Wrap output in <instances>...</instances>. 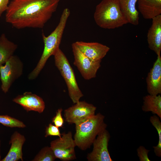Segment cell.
Here are the masks:
<instances>
[{"instance_id":"6da1fadb","label":"cell","mask_w":161,"mask_h":161,"mask_svg":"<svg viewBox=\"0 0 161 161\" xmlns=\"http://www.w3.org/2000/svg\"><path fill=\"white\" fill-rule=\"evenodd\" d=\"M60 0H13L6 21L17 29L43 28L56 11Z\"/></svg>"},{"instance_id":"7a4b0ae2","label":"cell","mask_w":161,"mask_h":161,"mask_svg":"<svg viewBox=\"0 0 161 161\" xmlns=\"http://www.w3.org/2000/svg\"><path fill=\"white\" fill-rule=\"evenodd\" d=\"M70 13L69 9L65 8L61 14L59 22L55 30L47 36L42 33V36L44 45L43 51L37 65L28 75V78L30 80H34L36 78L48 58L51 55H53L59 48Z\"/></svg>"},{"instance_id":"3957f363","label":"cell","mask_w":161,"mask_h":161,"mask_svg":"<svg viewBox=\"0 0 161 161\" xmlns=\"http://www.w3.org/2000/svg\"><path fill=\"white\" fill-rule=\"evenodd\" d=\"M94 18L96 24L105 29H114L128 23L119 0H102L96 6Z\"/></svg>"},{"instance_id":"277c9868","label":"cell","mask_w":161,"mask_h":161,"mask_svg":"<svg viewBox=\"0 0 161 161\" xmlns=\"http://www.w3.org/2000/svg\"><path fill=\"white\" fill-rule=\"evenodd\" d=\"M105 117L100 113L75 124L74 140L76 146L82 151L89 148L98 135L106 129Z\"/></svg>"},{"instance_id":"5b68a950","label":"cell","mask_w":161,"mask_h":161,"mask_svg":"<svg viewBox=\"0 0 161 161\" xmlns=\"http://www.w3.org/2000/svg\"><path fill=\"white\" fill-rule=\"evenodd\" d=\"M55 64L66 85L69 96L75 104L83 95L80 89L72 67L65 55L59 48L53 55Z\"/></svg>"},{"instance_id":"8992f818","label":"cell","mask_w":161,"mask_h":161,"mask_svg":"<svg viewBox=\"0 0 161 161\" xmlns=\"http://www.w3.org/2000/svg\"><path fill=\"white\" fill-rule=\"evenodd\" d=\"M24 65L19 58L12 56L4 64L0 66V78L1 88L7 93L12 84L22 74Z\"/></svg>"},{"instance_id":"52a82bcc","label":"cell","mask_w":161,"mask_h":161,"mask_svg":"<svg viewBox=\"0 0 161 161\" xmlns=\"http://www.w3.org/2000/svg\"><path fill=\"white\" fill-rule=\"evenodd\" d=\"M69 131L61 134V137L52 141L50 147L56 158L63 161H69L76 159L75 148V144Z\"/></svg>"},{"instance_id":"ba28073f","label":"cell","mask_w":161,"mask_h":161,"mask_svg":"<svg viewBox=\"0 0 161 161\" xmlns=\"http://www.w3.org/2000/svg\"><path fill=\"white\" fill-rule=\"evenodd\" d=\"M74 56L73 64L78 70L83 78L89 80L95 78L101 66V61H93L85 55L74 43L72 45Z\"/></svg>"},{"instance_id":"9c48e42d","label":"cell","mask_w":161,"mask_h":161,"mask_svg":"<svg viewBox=\"0 0 161 161\" xmlns=\"http://www.w3.org/2000/svg\"><path fill=\"white\" fill-rule=\"evenodd\" d=\"M64 111L65 121L69 124L82 122L95 114L96 107L92 104L80 100Z\"/></svg>"},{"instance_id":"30bf717a","label":"cell","mask_w":161,"mask_h":161,"mask_svg":"<svg viewBox=\"0 0 161 161\" xmlns=\"http://www.w3.org/2000/svg\"><path fill=\"white\" fill-rule=\"evenodd\" d=\"M110 138V134L106 129L98 135L92 143V151L87 155L88 161H113L108 148Z\"/></svg>"},{"instance_id":"8fae6325","label":"cell","mask_w":161,"mask_h":161,"mask_svg":"<svg viewBox=\"0 0 161 161\" xmlns=\"http://www.w3.org/2000/svg\"><path fill=\"white\" fill-rule=\"evenodd\" d=\"M74 43L85 55L95 62L101 61L110 49L108 47L97 42L77 41Z\"/></svg>"},{"instance_id":"7c38bea8","label":"cell","mask_w":161,"mask_h":161,"mask_svg":"<svg viewBox=\"0 0 161 161\" xmlns=\"http://www.w3.org/2000/svg\"><path fill=\"white\" fill-rule=\"evenodd\" d=\"M13 100L21 106L27 112L33 111L40 113L43 112L45 108V103L42 98L30 92H26L18 95Z\"/></svg>"},{"instance_id":"4fadbf2b","label":"cell","mask_w":161,"mask_h":161,"mask_svg":"<svg viewBox=\"0 0 161 161\" xmlns=\"http://www.w3.org/2000/svg\"><path fill=\"white\" fill-rule=\"evenodd\" d=\"M147 89L149 94L157 95L161 93V57L157 56L152 67L146 79Z\"/></svg>"},{"instance_id":"5bb4252c","label":"cell","mask_w":161,"mask_h":161,"mask_svg":"<svg viewBox=\"0 0 161 161\" xmlns=\"http://www.w3.org/2000/svg\"><path fill=\"white\" fill-rule=\"evenodd\" d=\"M152 24L149 29L147 40L149 49L157 56L160 55L161 51V15L152 19Z\"/></svg>"},{"instance_id":"9a60e30c","label":"cell","mask_w":161,"mask_h":161,"mask_svg":"<svg viewBox=\"0 0 161 161\" xmlns=\"http://www.w3.org/2000/svg\"><path fill=\"white\" fill-rule=\"evenodd\" d=\"M26 140L24 135L17 131L11 135L10 144L11 146L6 156L1 161H23L22 148Z\"/></svg>"},{"instance_id":"2e32d148","label":"cell","mask_w":161,"mask_h":161,"mask_svg":"<svg viewBox=\"0 0 161 161\" xmlns=\"http://www.w3.org/2000/svg\"><path fill=\"white\" fill-rule=\"evenodd\" d=\"M139 12L145 19H152L161 14V0H137Z\"/></svg>"},{"instance_id":"e0dca14e","label":"cell","mask_w":161,"mask_h":161,"mask_svg":"<svg viewBox=\"0 0 161 161\" xmlns=\"http://www.w3.org/2000/svg\"><path fill=\"white\" fill-rule=\"evenodd\" d=\"M137 0H119L121 9L128 23L137 25L139 23V12L136 7Z\"/></svg>"},{"instance_id":"ac0fdd59","label":"cell","mask_w":161,"mask_h":161,"mask_svg":"<svg viewBox=\"0 0 161 161\" xmlns=\"http://www.w3.org/2000/svg\"><path fill=\"white\" fill-rule=\"evenodd\" d=\"M142 110L144 112H151L161 119V96L160 94H148L143 97Z\"/></svg>"},{"instance_id":"d6986e66","label":"cell","mask_w":161,"mask_h":161,"mask_svg":"<svg viewBox=\"0 0 161 161\" xmlns=\"http://www.w3.org/2000/svg\"><path fill=\"white\" fill-rule=\"evenodd\" d=\"M17 45L9 40L4 33L0 36V66L3 65L13 55Z\"/></svg>"},{"instance_id":"ffe728a7","label":"cell","mask_w":161,"mask_h":161,"mask_svg":"<svg viewBox=\"0 0 161 161\" xmlns=\"http://www.w3.org/2000/svg\"><path fill=\"white\" fill-rule=\"evenodd\" d=\"M160 118L156 115L151 116L149 120L152 125L156 129L158 135L157 145L153 147L154 152L157 156L161 157V122Z\"/></svg>"},{"instance_id":"44dd1931","label":"cell","mask_w":161,"mask_h":161,"mask_svg":"<svg viewBox=\"0 0 161 161\" xmlns=\"http://www.w3.org/2000/svg\"><path fill=\"white\" fill-rule=\"evenodd\" d=\"M56 159L51 147L42 148L32 160V161H54Z\"/></svg>"},{"instance_id":"7402d4cb","label":"cell","mask_w":161,"mask_h":161,"mask_svg":"<svg viewBox=\"0 0 161 161\" xmlns=\"http://www.w3.org/2000/svg\"><path fill=\"white\" fill-rule=\"evenodd\" d=\"M0 123L10 127L24 128L26 126L22 122L7 115H0Z\"/></svg>"},{"instance_id":"603a6c76","label":"cell","mask_w":161,"mask_h":161,"mask_svg":"<svg viewBox=\"0 0 161 161\" xmlns=\"http://www.w3.org/2000/svg\"><path fill=\"white\" fill-rule=\"evenodd\" d=\"M59 128L55 125L49 123L46 127L45 137H47L49 136H58L59 138H61V134L60 132Z\"/></svg>"},{"instance_id":"cb8c5ba5","label":"cell","mask_w":161,"mask_h":161,"mask_svg":"<svg viewBox=\"0 0 161 161\" xmlns=\"http://www.w3.org/2000/svg\"><path fill=\"white\" fill-rule=\"evenodd\" d=\"M150 151L142 145L140 146L137 149V155L140 161H150L148 153Z\"/></svg>"},{"instance_id":"d4e9b609","label":"cell","mask_w":161,"mask_h":161,"mask_svg":"<svg viewBox=\"0 0 161 161\" xmlns=\"http://www.w3.org/2000/svg\"><path fill=\"white\" fill-rule=\"evenodd\" d=\"M62 111L61 108L58 109L56 112L55 116L52 120V122L54 125L59 128L62 127L64 123V120L62 116Z\"/></svg>"},{"instance_id":"484cf974","label":"cell","mask_w":161,"mask_h":161,"mask_svg":"<svg viewBox=\"0 0 161 161\" xmlns=\"http://www.w3.org/2000/svg\"><path fill=\"white\" fill-rule=\"evenodd\" d=\"M10 0H0V17L7 10Z\"/></svg>"},{"instance_id":"4316f807","label":"cell","mask_w":161,"mask_h":161,"mask_svg":"<svg viewBox=\"0 0 161 161\" xmlns=\"http://www.w3.org/2000/svg\"><path fill=\"white\" fill-rule=\"evenodd\" d=\"M0 146H1V141L0 140V161H1V156L0 154Z\"/></svg>"},{"instance_id":"83f0119b","label":"cell","mask_w":161,"mask_h":161,"mask_svg":"<svg viewBox=\"0 0 161 161\" xmlns=\"http://www.w3.org/2000/svg\"></svg>"}]
</instances>
